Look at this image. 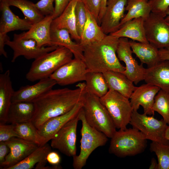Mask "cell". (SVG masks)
Wrapping results in <instances>:
<instances>
[{"label":"cell","instance_id":"cell-1","mask_svg":"<svg viewBox=\"0 0 169 169\" xmlns=\"http://www.w3.org/2000/svg\"><path fill=\"white\" fill-rule=\"evenodd\" d=\"M77 86L75 89H52L32 102L35 111L30 121L38 130L49 119L70 111L83 98L86 92L85 83Z\"/></svg>","mask_w":169,"mask_h":169},{"label":"cell","instance_id":"cell-2","mask_svg":"<svg viewBox=\"0 0 169 169\" xmlns=\"http://www.w3.org/2000/svg\"><path fill=\"white\" fill-rule=\"evenodd\" d=\"M119 39L107 34L101 41L83 47L84 61L88 72H124L125 67L120 63L116 54Z\"/></svg>","mask_w":169,"mask_h":169},{"label":"cell","instance_id":"cell-3","mask_svg":"<svg viewBox=\"0 0 169 169\" xmlns=\"http://www.w3.org/2000/svg\"><path fill=\"white\" fill-rule=\"evenodd\" d=\"M73 56L69 49L59 46L54 50L34 60L26 74V78L33 82L49 78L59 68L73 59Z\"/></svg>","mask_w":169,"mask_h":169},{"label":"cell","instance_id":"cell-4","mask_svg":"<svg viewBox=\"0 0 169 169\" xmlns=\"http://www.w3.org/2000/svg\"><path fill=\"white\" fill-rule=\"evenodd\" d=\"M111 139L109 152L119 157L140 154L147 146V140L144 136L133 127L116 131Z\"/></svg>","mask_w":169,"mask_h":169},{"label":"cell","instance_id":"cell-5","mask_svg":"<svg viewBox=\"0 0 169 169\" xmlns=\"http://www.w3.org/2000/svg\"><path fill=\"white\" fill-rule=\"evenodd\" d=\"M82 110L85 120L91 126L111 138L116 131V128L100 98L86 92Z\"/></svg>","mask_w":169,"mask_h":169},{"label":"cell","instance_id":"cell-6","mask_svg":"<svg viewBox=\"0 0 169 169\" xmlns=\"http://www.w3.org/2000/svg\"><path fill=\"white\" fill-rule=\"evenodd\" d=\"M81 121L80 152L73 157V166L74 169H81L86 164L89 156L96 149L105 146L108 137L103 133L90 126L86 122L82 108L78 115Z\"/></svg>","mask_w":169,"mask_h":169},{"label":"cell","instance_id":"cell-7","mask_svg":"<svg viewBox=\"0 0 169 169\" xmlns=\"http://www.w3.org/2000/svg\"><path fill=\"white\" fill-rule=\"evenodd\" d=\"M100 100L107 110L116 128L126 129L130 124L133 110L129 99L115 91L109 90Z\"/></svg>","mask_w":169,"mask_h":169},{"label":"cell","instance_id":"cell-8","mask_svg":"<svg viewBox=\"0 0 169 169\" xmlns=\"http://www.w3.org/2000/svg\"><path fill=\"white\" fill-rule=\"evenodd\" d=\"M132 127L141 132L147 140L159 143L169 145V140L165 137L168 125L163 119L159 120L153 116L137 110H133L130 123Z\"/></svg>","mask_w":169,"mask_h":169},{"label":"cell","instance_id":"cell-9","mask_svg":"<svg viewBox=\"0 0 169 169\" xmlns=\"http://www.w3.org/2000/svg\"><path fill=\"white\" fill-rule=\"evenodd\" d=\"M5 44L13 51L12 62H14L18 57L21 56H24L27 59L35 60L46 53L54 50L59 46L39 47L35 40L24 38L22 33L14 34L13 39L11 41L10 39L8 40Z\"/></svg>","mask_w":169,"mask_h":169},{"label":"cell","instance_id":"cell-10","mask_svg":"<svg viewBox=\"0 0 169 169\" xmlns=\"http://www.w3.org/2000/svg\"><path fill=\"white\" fill-rule=\"evenodd\" d=\"M146 38L158 49H169V23L165 18L151 12L144 21Z\"/></svg>","mask_w":169,"mask_h":169},{"label":"cell","instance_id":"cell-11","mask_svg":"<svg viewBox=\"0 0 169 169\" xmlns=\"http://www.w3.org/2000/svg\"><path fill=\"white\" fill-rule=\"evenodd\" d=\"M78 115L64 125L51 140L52 148L68 156L73 157L76 155L77 129L79 120Z\"/></svg>","mask_w":169,"mask_h":169},{"label":"cell","instance_id":"cell-12","mask_svg":"<svg viewBox=\"0 0 169 169\" xmlns=\"http://www.w3.org/2000/svg\"><path fill=\"white\" fill-rule=\"evenodd\" d=\"M131 49L128 38H119L116 51L117 57L120 61H123L125 65L123 73L135 84L144 80L146 68L143 64H139L132 56Z\"/></svg>","mask_w":169,"mask_h":169},{"label":"cell","instance_id":"cell-13","mask_svg":"<svg viewBox=\"0 0 169 169\" xmlns=\"http://www.w3.org/2000/svg\"><path fill=\"white\" fill-rule=\"evenodd\" d=\"M87 72L84 61L74 58L59 68L49 77L57 84L66 86L85 81Z\"/></svg>","mask_w":169,"mask_h":169},{"label":"cell","instance_id":"cell-14","mask_svg":"<svg viewBox=\"0 0 169 169\" xmlns=\"http://www.w3.org/2000/svg\"><path fill=\"white\" fill-rule=\"evenodd\" d=\"M128 0H107L105 10L100 23L104 33L109 34L119 29L124 17Z\"/></svg>","mask_w":169,"mask_h":169},{"label":"cell","instance_id":"cell-15","mask_svg":"<svg viewBox=\"0 0 169 169\" xmlns=\"http://www.w3.org/2000/svg\"><path fill=\"white\" fill-rule=\"evenodd\" d=\"M5 142L10 152L0 165L1 168L3 169H7L23 161L39 146L34 143L18 137Z\"/></svg>","mask_w":169,"mask_h":169},{"label":"cell","instance_id":"cell-16","mask_svg":"<svg viewBox=\"0 0 169 169\" xmlns=\"http://www.w3.org/2000/svg\"><path fill=\"white\" fill-rule=\"evenodd\" d=\"M84 98L70 111L49 119L38 130L44 145L51 140L64 125L78 115L82 108Z\"/></svg>","mask_w":169,"mask_h":169},{"label":"cell","instance_id":"cell-17","mask_svg":"<svg viewBox=\"0 0 169 169\" xmlns=\"http://www.w3.org/2000/svg\"><path fill=\"white\" fill-rule=\"evenodd\" d=\"M160 90L156 86L147 83L136 87L130 98L133 110H138L141 106L144 113L153 115L152 107L155 97Z\"/></svg>","mask_w":169,"mask_h":169},{"label":"cell","instance_id":"cell-18","mask_svg":"<svg viewBox=\"0 0 169 169\" xmlns=\"http://www.w3.org/2000/svg\"><path fill=\"white\" fill-rule=\"evenodd\" d=\"M0 33H6L16 30H29L32 24L25 18H21L11 10L6 0L0 1Z\"/></svg>","mask_w":169,"mask_h":169},{"label":"cell","instance_id":"cell-19","mask_svg":"<svg viewBox=\"0 0 169 169\" xmlns=\"http://www.w3.org/2000/svg\"><path fill=\"white\" fill-rule=\"evenodd\" d=\"M57 84L56 82L50 77L39 80L32 85H27L20 87L14 91L12 101L32 102L35 99L52 89Z\"/></svg>","mask_w":169,"mask_h":169},{"label":"cell","instance_id":"cell-20","mask_svg":"<svg viewBox=\"0 0 169 169\" xmlns=\"http://www.w3.org/2000/svg\"><path fill=\"white\" fill-rule=\"evenodd\" d=\"M144 80L169 93V61H161L146 69Z\"/></svg>","mask_w":169,"mask_h":169},{"label":"cell","instance_id":"cell-21","mask_svg":"<svg viewBox=\"0 0 169 169\" xmlns=\"http://www.w3.org/2000/svg\"><path fill=\"white\" fill-rule=\"evenodd\" d=\"M53 19L52 15L45 16L41 20L33 24L27 31L22 33L23 37L35 40L39 47L53 46L51 41L50 30Z\"/></svg>","mask_w":169,"mask_h":169},{"label":"cell","instance_id":"cell-22","mask_svg":"<svg viewBox=\"0 0 169 169\" xmlns=\"http://www.w3.org/2000/svg\"><path fill=\"white\" fill-rule=\"evenodd\" d=\"M78 0H73L61 14L53 19L51 24L52 29H65L70 34L72 38L79 43L80 37L76 30L75 8Z\"/></svg>","mask_w":169,"mask_h":169},{"label":"cell","instance_id":"cell-23","mask_svg":"<svg viewBox=\"0 0 169 169\" xmlns=\"http://www.w3.org/2000/svg\"><path fill=\"white\" fill-rule=\"evenodd\" d=\"M144 21L141 18L133 19L125 23L116 31L110 34L119 38H126L138 42L149 43L146 35Z\"/></svg>","mask_w":169,"mask_h":169},{"label":"cell","instance_id":"cell-24","mask_svg":"<svg viewBox=\"0 0 169 169\" xmlns=\"http://www.w3.org/2000/svg\"><path fill=\"white\" fill-rule=\"evenodd\" d=\"M14 92L10 71L8 70L0 74V123L5 124L7 122L8 113Z\"/></svg>","mask_w":169,"mask_h":169},{"label":"cell","instance_id":"cell-25","mask_svg":"<svg viewBox=\"0 0 169 169\" xmlns=\"http://www.w3.org/2000/svg\"><path fill=\"white\" fill-rule=\"evenodd\" d=\"M103 74L109 90L115 91L130 99L136 87L123 73L109 70Z\"/></svg>","mask_w":169,"mask_h":169},{"label":"cell","instance_id":"cell-26","mask_svg":"<svg viewBox=\"0 0 169 169\" xmlns=\"http://www.w3.org/2000/svg\"><path fill=\"white\" fill-rule=\"evenodd\" d=\"M50 38L52 46L64 47L72 52L74 58L84 61L83 47L73 40L67 30L51 28Z\"/></svg>","mask_w":169,"mask_h":169},{"label":"cell","instance_id":"cell-27","mask_svg":"<svg viewBox=\"0 0 169 169\" xmlns=\"http://www.w3.org/2000/svg\"><path fill=\"white\" fill-rule=\"evenodd\" d=\"M129 43L133 53L139 59L141 64H146L147 68L154 66L161 61L159 49L153 44L132 40L129 41Z\"/></svg>","mask_w":169,"mask_h":169},{"label":"cell","instance_id":"cell-28","mask_svg":"<svg viewBox=\"0 0 169 169\" xmlns=\"http://www.w3.org/2000/svg\"><path fill=\"white\" fill-rule=\"evenodd\" d=\"M87 19L80 37L79 44L83 47L99 42L106 36L94 16L85 7Z\"/></svg>","mask_w":169,"mask_h":169},{"label":"cell","instance_id":"cell-29","mask_svg":"<svg viewBox=\"0 0 169 169\" xmlns=\"http://www.w3.org/2000/svg\"><path fill=\"white\" fill-rule=\"evenodd\" d=\"M35 111V106L32 102H13L8 112L7 122L15 125L30 121Z\"/></svg>","mask_w":169,"mask_h":169},{"label":"cell","instance_id":"cell-30","mask_svg":"<svg viewBox=\"0 0 169 169\" xmlns=\"http://www.w3.org/2000/svg\"><path fill=\"white\" fill-rule=\"evenodd\" d=\"M125 10L127 13L121 20L120 27L134 18H141L145 20L151 12L148 0H128Z\"/></svg>","mask_w":169,"mask_h":169},{"label":"cell","instance_id":"cell-31","mask_svg":"<svg viewBox=\"0 0 169 169\" xmlns=\"http://www.w3.org/2000/svg\"><path fill=\"white\" fill-rule=\"evenodd\" d=\"M85 81L86 92L99 98L105 95L109 90L103 73L88 71Z\"/></svg>","mask_w":169,"mask_h":169},{"label":"cell","instance_id":"cell-32","mask_svg":"<svg viewBox=\"0 0 169 169\" xmlns=\"http://www.w3.org/2000/svg\"><path fill=\"white\" fill-rule=\"evenodd\" d=\"M51 148L47 143L39 146L23 161L7 169H32L38 163H47L46 156Z\"/></svg>","mask_w":169,"mask_h":169},{"label":"cell","instance_id":"cell-33","mask_svg":"<svg viewBox=\"0 0 169 169\" xmlns=\"http://www.w3.org/2000/svg\"><path fill=\"white\" fill-rule=\"evenodd\" d=\"M6 0L10 6H14L20 9L24 18L33 24L39 22L45 17L38 10L35 3L29 0Z\"/></svg>","mask_w":169,"mask_h":169},{"label":"cell","instance_id":"cell-34","mask_svg":"<svg viewBox=\"0 0 169 169\" xmlns=\"http://www.w3.org/2000/svg\"><path fill=\"white\" fill-rule=\"evenodd\" d=\"M14 129L20 138L34 143L38 146L44 145L38 129L30 121L15 124Z\"/></svg>","mask_w":169,"mask_h":169},{"label":"cell","instance_id":"cell-35","mask_svg":"<svg viewBox=\"0 0 169 169\" xmlns=\"http://www.w3.org/2000/svg\"><path fill=\"white\" fill-rule=\"evenodd\" d=\"M152 109L169 125V93L160 90L155 97Z\"/></svg>","mask_w":169,"mask_h":169},{"label":"cell","instance_id":"cell-36","mask_svg":"<svg viewBox=\"0 0 169 169\" xmlns=\"http://www.w3.org/2000/svg\"><path fill=\"white\" fill-rule=\"evenodd\" d=\"M150 150L155 153L158 159V169H169V145L152 141Z\"/></svg>","mask_w":169,"mask_h":169},{"label":"cell","instance_id":"cell-37","mask_svg":"<svg viewBox=\"0 0 169 169\" xmlns=\"http://www.w3.org/2000/svg\"><path fill=\"white\" fill-rule=\"evenodd\" d=\"M75 12L77 32L80 37L87 19L85 7L81 0H78Z\"/></svg>","mask_w":169,"mask_h":169},{"label":"cell","instance_id":"cell-38","mask_svg":"<svg viewBox=\"0 0 169 169\" xmlns=\"http://www.w3.org/2000/svg\"><path fill=\"white\" fill-rule=\"evenodd\" d=\"M152 13L164 18L169 9V0H148Z\"/></svg>","mask_w":169,"mask_h":169},{"label":"cell","instance_id":"cell-39","mask_svg":"<svg viewBox=\"0 0 169 169\" xmlns=\"http://www.w3.org/2000/svg\"><path fill=\"white\" fill-rule=\"evenodd\" d=\"M15 125L0 123V142L7 141L14 137L19 136L14 129Z\"/></svg>","mask_w":169,"mask_h":169},{"label":"cell","instance_id":"cell-40","mask_svg":"<svg viewBox=\"0 0 169 169\" xmlns=\"http://www.w3.org/2000/svg\"><path fill=\"white\" fill-rule=\"evenodd\" d=\"M55 0H40L35 5L39 11L44 16L53 15L54 12L53 3Z\"/></svg>","mask_w":169,"mask_h":169},{"label":"cell","instance_id":"cell-41","mask_svg":"<svg viewBox=\"0 0 169 169\" xmlns=\"http://www.w3.org/2000/svg\"><path fill=\"white\" fill-rule=\"evenodd\" d=\"M85 7L94 16L99 23L102 0H81Z\"/></svg>","mask_w":169,"mask_h":169},{"label":"cell","instance_id":"cell-42","mask_svg":"<svg viewBox=\"0 0 169 169\" xmlns=\"http://www.w3.org/2000/svg\"><path fill=\"white\" fill-rule=\"evenodd\" d=\"M73 0H55L54 12L52 15L53 19L59 16Z\"/></svg>","mask_w":169,"mask_h":169},{"label":"cell","instance_id":"cell-43","mask_svg":"<svg viewBox=\"0 0 169 169\" xmlns=\"http://www.w3.org/2000/svg\"><path fill=\"white\" fill-rule=\"evenodd\" d=\"M47 162L52 166H59L61 162V157L56 152L51 151L46 156Z\"/></svg>","mask_w":169,"mask_h":169},{"label":"cell","instance_id":"cell-44","mask_svg":"<svg viewBox=\"0 0 169 169\" xmlns=\"http://www.w3.org/2000/svg\"><path fill=\"white\" fill-rule=\"evenodd\" d=\"M10 152V149L5 142H0V165L4 161Z\"/></svg>","mask_w":169,"mask_h":169},{"label":"cell","instance_id":"cell-45","mask_svg":"<svg viewBox=\"0 0 169 169\" xmlns=\"http://www.w3.org/2000/svg\"><path fill=\"white\" fill-rule=\"evenodd\" d=\"M9 39H10L9 37L7 34L0 33V55L6 58L8 57V55L4 49V47L6 41Z\"/></svg>","mask_w":169,"mask_h":169},{"label":"cell","instance_id":"cell-46","mask_svg":"<svg viewBox=\"0 0 169 169\" xmlns=\"http://www.w3.org/2000/svg\"><path fill=\"white\" fill-rule=\"evenodd\" d=\"M159 54L161 61H169V49H159Z\"/></svg>","mask_w":169,"mask_h":169},{"label":"cell","instance_id":"cell-47","mask_svg":"<svg viewBox=\"0 0 169 169\" xmlns=\"http://www.w3.org/2000/svg\"><path fill=\"white\" fill-rule=\"evenodd\" d=\"M107 0H102L101 9L99 16V23H100L105 10Z\"/></svg>","mask_w":169,"mask_h":169},{"label":"cell","instance_id":"cell-48","mask_svg":"<svg viewBox=\"0 0 169 169\" xmlns=\"http://www.w3.org/2000/svg\"><path fill=\"white\" fill-rule=\"evenodd\" d=\"M158 163L157 162L156 159L153 157L152 158L151 161V164L149 166V169H158Z\"/></svg>","mask_w":169,"mask_h":169},{"label":"cell","instance_id":"cell-49","mask_svg":"<svg viewBox=\"0 0 169 169\" xmlns=\"http://www.w3.org/2000/svg\"><path fill=\"white\" fill-rule=\"evenodd\" d=\"M165 137L166 139L169 140V125H168L165 133Z\"/></svg>","mask_w":169,"mask_h":169},{"label":"cell","instance_id":"cell-50","mask_svg":"<svg viewBox=\"0 0 169 169\" xmlns=\"http://www.w3.org/2000/svg\"><path fill=\"white\" fill-rule=\"evenodd\" d=\"M165 19L167 22L169 23V9L168 11L166 16L165 18Z\"/></svg>","mask_w":169,"mask_h":169},{"label":"cell","instance_id":"cell-51","mask_svg":"<svg viewBox=\"0 0 169 169\" xmlns=\"http://www.w3.org/2000/svg\"></svg>","mask_w":169,"mask_h":169},{"label":"cell","instance_id":"cell-52","mask_svg":"<svg viewBox=\"0 0 169 169\" xmlns=\"http://www.w3.org/2000/svg\"></svg>","mask_w":169,"mask_h":169}]
</instances>
